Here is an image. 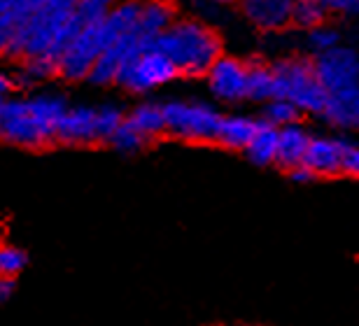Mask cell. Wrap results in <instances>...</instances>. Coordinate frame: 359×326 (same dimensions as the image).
<instances>
[{
	"instance_id": "obj_1",
	"label": "cell",
	"mask_w": 359,
	"mask_h": 326,
	"mask_svg": "<svg viewBox=\"0 0 359 326\" xmlns=\"http://www.w3.org/2000/svg\"><path fill=\"white\" fill-rule=\"evenodd\" d=\"M66 110L68 103L56 93L5 100L0 140L28 149L47 147L56 140V128Z\"/></svg>"
},
{
	"instance_id": "obj_2",
	"label": "cell",
	"mask_w": 359,
	"mask_h": 326,
	"mask_svg": "<svg viewBox=\"0 0 359 326\" xmlns=\"http://www.w3.org/2000/svg\"><path fill=\"white\" fill-rule=\"evenodd\" d=\"M170 61L180 75L203 77L212 63L222 56L219 38L210 28L194 19H175L154 42Z\"/></svg>"
},
{
	"instance_id": "obj_3",
	"label": "cell",
	"mask_w": 359,
	"mask_h": 326,
	"mask_svg": "<svg viewBox=\"0 0 359 326\" xmlns=\"http://www.w3.org/2000/svg\"><path fill=\"white\" fill-rule=\"evenodd\" d=\"M75 5L77 0H42L38 12L28 19V24L12 40L10 49H7V56L24 63L45 54L52 47V42L59 38V33L70 19Z\"/></svg>"
},
{
	"instance_id": "obj_4",
	"label": "cell",
	"mask_w": 359,
	"mask_h": 326,
	"mask_svg": "<svg viewBox=\"0 0 359 326\" xmlns=\"http://www.w3.org/2000/svg\"><path fill=\"white\" fill-rule=\"evenodd\" d=\"M276 75V96L292 100L301 114H322L327 89L320 84L315 65L304 59H287L273 68Z\"/></svg>"
},
{
	"instance_id": "obj_5",
	"label": "cell",
	"mask_w": 359,
	"mask_h": 326,
	"mask_svg": "<svg viewBox=\"0 0 359 326\" xmlns=\"http://www.w3.org/2000/svg\"><path fill=\"white\" fill-rule=\"evenodd\" d=\"M166 133L189 142H215L222 114L198 100H170L163 105Z\"/></svg>"
},
{
	"instance_id": "obj_6",
	"label": "cell",
	"mask_w": 359,
	"mask_h": 326,
	"mask_svg": "<svg viewBox=\"0 0 359 326\" xmlns=\"http://www.w3.org/2000/svg\"><path fill=\"white\" fill-rule=\"evenodd\" d=\"M180 75L175 63L168 59L161 49L149 47L142 49L140 54H135L131 61L124 63V68L119 70L117 82L119 86H124L126 91L133 93H145L152 91L156 86H163Z\"/></svg>"
},
{
	"instance_id": "obj_7",
	"label": "cell",
	"mask_w": 359,
	"mask_h": 326,
	"mask_svg": "<svg viewBox=\"0 0 359 326\" xmlns=\"http://www.w3.org/2000/svg\"><path fill=\"white\" fill-rule=\"evenodd\" d=\"M313 65L320 84L325 86L327 93L359 84V54L353 47L339 45L329 49V52H322L318 54Z\"/></svg>"
},
{
	"instance_id": "obj_8",
	"label": "cell",
	"mask_w": 359,
	"mask_h": 326,
	"mask_svg": "<svg viewBox=\"0 0 359 326\" xmlns=\"http://www.w3.org/2000/svg\"><path fill=\"white\" fill-rule=\"evenodd\" d=\"M205 77L217 100L238 103V100L248 98V65L243 61L231 59V56H219Z\"/></svg>"
},
{
	"instance_id": "obj_9",
	"label": "cell",
	"mask_w": 359,
	"mask_h": 326,
	"mask_svg": "<svg viewBox=\"0 0 359 326\" xmlns=\"http://www.w3.org/2000/svg\"><path fill=\"white\" fill-rule=\"evenodd\" d=\"M56 142L63 144H98L96 107H68L56 128Z\"/></svg>"
},
{
	"instance_id": "obj_10",
	"label": "cell",
	"mask_w": 359,
	"mask_h": 326,
	"mask_svg": "<svg viewBox=\"0 0 359 326\" xmlns=\"http://www.w3.org/2000/svg\"><path fill=\"white\" fill-rule=\"evenodd\" d=\"M348 142L336 140V137H311L304 163L318 177H332L343 172V154H346Z\"/></svg>"
},
{
	"instance_id": "obj_11",
	"label": "cell",
	"mask_w": 359,
	"mask_h": 326,
	"mask_svg": "<svg viewBox=\"0 0 359 326\" xmlns=\"http://www.w3.org/2000/svg\"><path fill=\"white\" fill-rule=\"evenodd\" d=\"M322 117L336 128L343 130L359 128V84L329 91Z\"/></svg>"
},
{
	"instance_id": "obj_12",
	"label": "cell",
	"mask_w": 359,
	"mask_h": 326,
	"mask_svg": "<svg viewBox=\"0 0 359 326\" xmlns=\"http://www.w3.org/2000/svg\"><path fill=\"white\" fill-rule=\"evenodd\" d=\"M245 17L264 31H278L292 21L294 0H243Z\"/></svg>"
},
{
	"instance_id": "obj_13",
	"label": "cell",
	"mask_w": 359,
	"mask_h": 326,
	"mask_svg": "<svg viewBox=\"0 0 359 326\" xmlns=\"http://www.w3.org/2000/svg\"><path fill=\"white\" fill-rule=\"evenodd\" d=\"M175 21V10L163 0H145L140 7V17L135 24V33L147 47H154L156 38Z\"/></svg>"
},
{
	"instance_id": "obj_14",
	"label": "cell",
	"mask_w": 359,
	"mask_h": 326,
	"mask_svg": "<svg viewBox=\"0 0 359 326\" xmlns=\"http://www.w3.org/2000/svg\"><path fill=\"white\" fill-rule=\"evenodd\" d=\"M311 133L299 126V124H290L278 128V158L276 163L280 168L290 170L294 165L304 163V156L308 151V144H311Z\"/></svg>"
},
{
	"instance_id": "obj_15",
	"label": "cell",
	"mask_w": 359,
	"mask_h": 326,
	"mask_svg": "<svg viewBox=\"0 0 359 326\" xmlns=\"http://www.w3.org/2000/svg\"><path fill=\"white\" fill-rule=\"evenodd\" d=\"M257 126H259V121L252 117H245V114H229V117H222L215 142L226 149H245L250 140H252Z\"/></svg>"
},
{
	"instance_id": "obj_16",
	"label": "cell",
	"mask_w": 359,
	"mask_h": 326,
	"mask_svg": "<svg viewBox=\"0 0 359 326\" xmlns=\"http://www.w3.org/2000/svg\"><path fill=\"white\" fill-rule=\"evenodd\" d=\"M40 5L42 0H14L10 14L5 19H0V56H7V49H10L12 40L28 24V19L38 12Z\"/></svg>"
},
{
	"instance_id": "obj_17",
	"label": "cell",
	"mask_w": 359,
	"mask_h": 326,
	"mask_svg": "<svg viewBox=\"0 0 359 326\" xmlns=\"http://www.w3.org/2000/svg\"><path fill=\"white\" fill-rule=\"evenodd\" d=\"M245 156L255 165H271L278 158V126H271L269 121H259L252 140L245 149Z\"/></svg>"
},
{
	"instance_id": "obj_18",
	"label": "cell",
	"mask_w": 359,
	"mask_h": 326,
	"mask_svg": "<svg viewBox=\"0 0 359 326\" xmlns=\"http://www.w3.org/2000/svg\"><path fill=\"white\" fill-rule=\"evenodd\" d=\"M126 124L133 126L142 137L152 140V137L166 133V117H163V105L156 103H142L133 107L126 114Z\"/></svg>"
},
{
	"instance_id": "obj_19",
	"label": "cell",
	"mask_w": 359,
	"mask_h": 326,
	"mask_svg": "<svg viewBox=\"0 0 359 326\" xmlns=\"http://www.w3.org/2000/svg\"><path fill=\"white\" fill-rule=\"evenodd\" d=\"M276 96V75L266 65H248V98L266 103Z\"/></svg>"
},
{
	"instance_id": "obj_20",
	"label": "cell",
	"mask_w": 359,
	"mask_h": 326,
	"mask_svg": "<svg viewBox=\"0 0 359 326\" xmlns=\"http://www.w3.org/2000/svg\"><path fill=\"white\" fill-rule=\"evenodd\" d=\"M299 117H301V110L287 98L273 96L264 103V121H269L271 126L283 128V126L297 124Z\"/></svg>"
},
{
	"instance_id": "obj_21",
	"label": "cell",
	"mask_w": 359,
	"mask_h": 326,
	"mask_svg": "<svg viewBox=\"0 0 359 326\" xmlns=\"http://www.w3.org/2000/svg\"><path fill=\"white\" fill-rule=\"evenodd\" d=\"M325 5L320 0H294V12H292V21H297L299 26L304 28H315L325 21Z\"/></svg>"
},
{
	"instance_id": "obj_22",
	"label": "cell",
	"mask_w": 359,
	"mask_h": 326,
	"mask_svg": "<svg viewBox=\"0 0 359 326\" xmlns=\"http://www.w3.org/2000/svg\"><path fill=\"white\" fill-rule=\"evenodd\" d=\"M147 142H149L147 137H142L133 126H128L126 124V117H124L121 126L114 130V135L110 137V142H107V144H112L114 149L124 151V154H133V151H138V149L145 147Z\"/></svg>"
},
{
	"instance_id": "obj_23",
	"label": "cell",
	"mask_w": 359,
	"mask_h": 326,
	"mask_svg": "<svg viewBox=\"0 0 359 326\" xmlns=\"http://www.w3.org/2000/svg\"><path fill=\"white\" fill-rule=\"evenodd\" d=\"M126 114L114 105H100L96 107V121H98V142H110L114 130L121 126Z\"/></svg>"
},
{
	"instance_id": "obj_24",
	"label": "cell",
	"mask_w": 359,
	"mask_h": 326,
	"mask_svg": "<svg viewBox=\"0 0 359 326\" xmlns=\"http://www.w3.org/2000/svg\"><path fill=\"white\" fill-rule=\"evenodd\" d=\"M28 264V257L24 250L14 247V245L0 243V275L5 278H17Z\"/></svg>"
},
{
	"instance_id": "obj_25",
	"label": "cell",
	"mask_w": 359,
	"mask_h": 326,
	"mask_svg": "<svg viewBox=\"0 0 359 326\" xmlns=\"http://www.w3.org/2000/svg\"><path fill=\"white\" fill-rule=\"evenodd\" d=\"M308 45L315 54H322V52H329V49L339 47L341 45V38H339V31L332 26H315L311 28V35H308Z\"/></svg>"
},
{
	"instance_id": "obj_26",
	"label": "cell",
	"mask_w": 359,
	"mask_h": 326,
	"mask_svg": "<svg viewBox=\"0 0 359 326\" xmlns=\"http://www.w3.org/2000/svg\"><path fill=\"white\" fill-rule=\"evenodd\" d=\"M327 12L346 14V17H355L359 14V0H320Z\"/></svg>"
},
{
	"instance_id": "obj_27",
	"label": "cell",
	"mask_w": 359,
	"mask_h": 326,
	"mask_svg": "<svg viewBox=\"0 0 359 326\" xmlns=\"http://www.w3.org/2000/svg\"><path fill=\"white\" fill-rule=\"evenodd\" d=\"M343 172L359 177V147H355V144H348L346 147V154H343Z\"/></svg>"
},
{
	"instance_id": "obj_28",
	"label": "cell",
	"mask_w": 359,
	"mask_h": 326,
	"mask_svg": "<svg viewBox=\"0 0 359 326\" xmlns=\"http://www.w3.org/2000/svg\"><path fill=\"white\" fill-rule=\"evenodd\" d=\"M287 172H290V177L294 179V182H301V184H304V182H313V179L318 177V175H315V172H313L311 168H308L306 163L294 165V168H290Z\"/></svg>"
},
{
	"instance_id": "obj_29",
	"label": "cell",
	"mask_w": 359,
	"mask_h": 326,
	"mask_svg": "<svg viewBox=\"0 0 359 326\" xmlns=\"http://www.w3.org/2000/svg\"><path fill=\"white\" fill-rule=\"evenodd\" d=\"M12 294H14V278H5V275H0V306L10 301Z\"/></svg>"
},
{
	"instance_id": "obj_30",
	"label": "cell",
	"mask_w": 359,
	"mask_h": 326,
	"mask_svg": "<svg viewBox=\"0 0 359 326\" xmlns=\"http://www.w3.org/2000/svg\"><path fill=\"white\" fill-rule=\"evenodd\" d=\"M5 100H7V98H3V96H0V121H3V110H5Z\"/></svg>"
},
{
	"instance_id": "obj_31",
	"label": "cell",
	"mask_w": 359,
	"mask_h": 326,
	"mask_svg": "<svg viewBox=\"0 0 359 326\" xmlns=\"http://www.w3.org/2000/svg\"><path fill=\"white\" fill-rule=\"evenodd\" d=\"M219 3H233V0H219Z\"/></svg>"
}]
</instances>
